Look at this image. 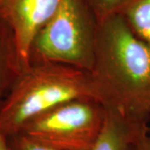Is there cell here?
<instances>
[{
	"instance_id": "6da1fadb",
	"label": "cell",
	"mask_w": 150,
	"mask_h": 150,
	"mask_svg": "<svg viewBox=\"0 0 150 150\" xmlns=\"http://www.w3.org/2000/svg\"><path fill=\"white\" fill-rule=\"evenodd\" d=\"M93 79L104 105L135 122L150 119V48L121 14L98 22Z\"/></svg>"
},
{
	"instance_id": "7a4b0ae2",
	"label": "cell",
	"mask_w": 150,
	"mask_h": 150,
	"mask_svg": "<svg viewBox=\"0 0 150 150\" xmlns=\"http://www.w3.org/2000/svg\"><path fill=\"white\" fill-rule=\"evenodd\" d=\"M104 98L89 71L56 63L31 64L11 87L0 106V127L7 137L19 134L33 118L61 103Z\"/></svg>"
},
{
	"instance_id": "3957f363",
	"label": "cell",
	"mask_w": 150,
	"mask_h": 150,
	"mask_svg": "<svg viewBox=\"0 0 150 150\" xmlns=\"http://www.w3.org/2000/svg\"><path fill=\"white\" fill-rule=\"evenodd\" d=\"M98 29V20L84 0H62L33 42L30 64L56 63L91 72Z\"/></svg>"
},
{
	"instance_id": "277c9868",
	"label": "cell",
	"mask_w": 150,
	"mask_h": 150,
	"mask_svg": "<svg viewBox=\"0 0 150 150\" xmlns=\"http://www.w3.org/2000/svg\"><path fill=\"white\" fill-rule=\"evenodd\" d=\"M106 114L105 105L97 99H74L33 118L19 134L58 150H90L102 131Z\"/></svg>"
},
{
	"instance_id": "5b68a950",
	"label": "cell",
	"mask_w": 150,
	"mask_h": 150,
	"mask_svg": "<svg viewBox=\"0 0 150 150\" xmlns=\"http://www.w3.org/2000/svg\"><path fill=\"white\" fill-rule=\"evenodd\" d=\"M62 0H0V18L10 28L23 71L29 67L34 38Z\"/></svg>"
},
{
	"instance_id": "8992f818",
	"label": "cell",
	"mask_w": 150,
	"mask_h": 150,
	"mask_svg": "<svg viewBox=\"0 0 150 150\" xmlns=\"http://www.w3.org/2000/svg\"><path fill=\"white\" fill-rule=\"evenodd\" d=\"M106 108L102 131L90 150H135L140 137L150 132L148 123L135 122L114 108Z\"/></svg>"
},
{
	"instance_id": "52a82bcc",
	"label": "cell",
	"mask_w": 150,
	"mask_h": 150,
	"mask_svg": "<svg viewBox=\"0 0 150 150\" xmlns=\"http://www.w3.org/2000/svg\"><path fill=\"white\" fill-rule=\"evenodd\" d=\"M22 72L13 32L0 18V106Z\"/></svg>"
},
{
	"instance_id": "ba28073f",
	"label": "cell",
	"mask_w": 150,
	"mask_h": 150,
	"mask_svg": "<svg viewBox=\"0 0 150 150\" xmlns=\"http://www.w3.org/2000/svg\"><path fill=\"white\" fill-rule=\"evenodd\" d=\"M119 14L134 35L150 48V0H132Z\"/></svg>"
},
{
	"instance_id": "9c48e42d",
	"label": "cell",
	"mask_w": 150,
	"mask_h": 150,
	"mask_svg": "<svg viewBox=\"0 0 150 150\" xmlns=\"http://www.w3.org/2000/svg\"><path fill=\"white\" fill-rule=\"evenodd\" d=\"M98 22L108 17L119 14L132 0H84Z\"/></svg>"
},
{
	"instance_id": "30bf717a",
	"label": "cell",
	"mask_w": 150,
	"mask_h": 150,
	"mask_svg": "<svg viewBox=\"0 0 150 150\" xmlns=\"http://www.w3.org/2000/svg\"><path fill=\"white\" fill-rule=\"evenodd\" d=\"M11 150H58L24 134L8 137Z\"/></svg>"
},
{
	"instance_id": "8fae6325",
	"label": "cell",
	"mask_w": 150,
	"mask_h": 150,
	"mask_svg": "<svg viewBox=\"0 0 150 150\" xmlns=\"http://www.w3.org/2000/svg\"><path fill=\"white\" fill-rule=\"evenodd\" d=\"M135 150H150V132H148L140 137L137 142Z\"/></svg>"
},
{
	"instance_id": "7c38bea8",
	"label": "cell",
	"mask_w": 150,
	"mask_h": 150,
	"mask_svg": "<svg viewBox=\"0 0 150 150\" xmlns=\"http://www.w3.org/2000/svg\"><path fill=\"white\" fill-rule=\"evenodd\" d=\"M0 150H11L8 141V137L3 132L1 127H0Z\"/></svg>"
}]
</instances>
